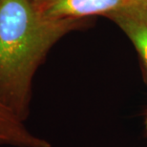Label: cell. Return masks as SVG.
<instances>
[{
    "label": "cell",
    "mask_w": 147,
    "mask_h": 147,
    "mask_svg": "<svg viewBox=\"0 0 147 147\" xmlns=\"http://www.w3.org/2000/svg\"><path fill=\"white\" fill-rule=\"evenodd\" d=\"M81 22L47 16L30 0H0V101L23 121L38 67L52 47Z\"/></svg>",
    "instance_id": "6da1fadb"
},
{
    "label": "cell",
    "mask_w": 147,
    "mask_h": 147,
    "mask_svg": "<svg viewBox=\"0 0 147 147\" xmlns=\"http://www.w3.org/2000/svg\"><path fill=\"white\" fill-rule=\"evenodd\" d=\"M145 126H146V131H147V112H146V119H145Z\"/></svg>",
    "instance_id": "8992f818"
},
{
    "label": "cell",
    "mask_w": 147,
    "mask_h": 147,
    "mask_svg": "<svg viewBox=\"0 0 147 147\" xmlns=\"http://www.w3.org/2000/svg\"><path fill=\"white\" fill-rule=\"evenodd\" d=\"M145 2H146V4H147V0H145Z\"/></svg>",
    "instance_id": "52a82bcc"
},
{
    "label": "cell",
    "mask_w": 147,
    "mask_h": 147,
    "mask_svg": "<svg viewBox=\"0 0 147 147\" xmlns=\"http://www.w3.org/2000/svg\"><path fill=\"white\" fill-rule=\"evenodd\" d=\"M145 0H50L37 7L45 16L57 19L83 21L90 16H107L128 6Z\"/></svg>",
    "instance_id": "7a4b0ae2"
},
{
    "label": "cell",
    "mask_w": 147,
    "mask_h": 147,
    "mask_svg": "<svg viewBox=\"0 0 147 147\" xmlns=\"http://www.w3.org/2000/svg\"><path fill=\"white\" fill-rule=\"evenodd\" d=\"M24 122L0 101V147H51L48 140L34 135Z\"/></svg>",
    "instance_id": "277c9868"
},
{
    "label": "cell",
    "mask_w": 147,
    "mask_h": 147,
    "mask_svg": "<svg viewBox=\"0 0 147 147\" xmlns=\"http://www.w3.org/2000/svg\"><path fill=\"white\" fill-rule=\"evenodd\" d=\"M32 3H34V5L36 6V7H40V6L44 5L45 3H47L50 0H30Z\"/></svg>",
    "instance_id": "5b68a950"
},
{
    "label": "cell",
    "mask_w": 147,
    "mask_h": 147,
    "mask_svg": "<svg viewBox=\"0 0 147 147\" xmlns=\"http://www.w3.org/2000/svg\"><path fill=\"white\" fill-rule=\"evenodd\" d=\"M129 38L138 53L147 81V4L138 3L107 16Z\"/></svg>",
    "instance_id": "3957f363"
}]
</instances>
